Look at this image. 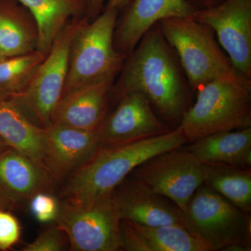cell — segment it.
I'll use <instances>...</instances> for the list:
<instances>
[{"mask_svg": "<svg viewBox=\"0 0 251 251\" xmlns=\"http://www.w3.org/2000/svg\"><path fill=\"white\" fill-rule=\"evenodd\" d=\"M186 149L202 164L251 168V127L207 135Z\"/></svg>", "mask_w": 251, "mask_h": 251, "instance_id": "ac0fdd59", "label": "cell"}, {"mask_svg": "<svg viewBox=\"0 0 251 251\" xmlns=\"http://www.w3.org/2000/svg\"><path fill=\"white\" fill-rule=\"evenodd\" d=\"M162 34L179 59L191 90L237 72L224 53L210 26L191 16L159 22ZM239 73V72H238Z\"/></svg>", "mask_w": 251, "mask_h": 251, "instance_id": "5b68a950", "label": "cell"}, {"mask_svg": "<svg viewBox=\"0 0 251 251\" xmlns=\"http://www.w3.org/2000/svg\"><path fill=\"white\" fill-rule=\"evenodd\" d=\"M111 198L121 220L147 226L185 227L182 211L176 204L130 175L112 191Z\"/></svg>", "mask_w": 251, "mask_h": 251, "instance_id": "7c38bea8", "label": "cell"}, {"mask_svg": "<svg viewBox=\"0 0 251 251\" xmlns=\"http://www.w3.org/2000/svg\"><path fill=\"white\" fill-rule=\"evenodd\" d=\"M117 77L110 100L117 102L126 94L141 92L168 123L179 125L191 106V87L174 50L162 34L159 23L144 34Z\"/></svg>", "mask_w": 251, "mask_h": 251, "instance_id": "6da1fadb", "label": "cell"}, {"mask_svg": "<svg viewBox=\"0 0 251 251\" xmlns=\"http://www.w3.org/2000/svg\"><path fill=\"white\" fill-rule=\"evenodd\" d=\"M181 148L149 158L130 175L184 212L193 195L204 184V174L202 163Z\"/></svg>", "mask_w": 251, "mask_h": 251, "instance_id": "9c48e42d", "label": "cell"}, {"mask_svg": "<svg viewBox=\"0 0 251 251\" xmlns=\"http://www.w3.org/2000/svg\"><path fill=\"white\" fill-rule=\"evenodd\" d=\"M0 137L9 148L44 163L46 128L34 125L9 99L0 98Z\"/></svg>", "mask_w": 251, "mask_h": 251, "instance_id": "ffe728a7", "label": "cell"}, {"mask_svg": "<svg viewBox=\"0 0 251 251\" xmlns=\"http://www.w3.org/2000/svg\"><path fill=\"white\" fill-rule=\"evenodd\" d=\"M28 203L31 214L41 224L54 222L57 219L60 202L46 191L37 193Z\"/></svg>", "mask_w": 251, "mask_h": 251, "instance_id": "d4e9b609", "label": "cell"}, {"mask_svg": "<svg viewBox=\"0 0 251 251\" xmlns=\"http://www.w3.org/2000/svg\"><path fill=\"white\" fill-rule=\"evenodd\" d=\"M21 226L17 218L7 209H0V251H7L18 244Z\"/></svg>", "mask_w": 251, "mask_h": 251, "instance_id": "484cf974", "label": "cell"}, {"mask_svg": "<svg viewBox=\"0 0 251 251\" xmlns=\"http://www.w3.org/2000/svg\"><path fill=\"white\" fill-rule=\"evenodd\" d=\"M120 221L110 195L87 203L64 200L54 222L67 234L70 251H118Z\"/></svg>", "mask_w": 251, "mask_h": 251, "instance_id": "ba28073f", "label": "cell"}, {"mask_svg": "<svg viewBox=\"0 0 251 251\" xmlns=\"http://www.w3.org/2000/svg\"><path fill=\"white\" fill-rule=\"evenodd\" d=\"M188 4L196 10H203L209 9L217 6L225 0H186Z\"/></svg>", "mask_w": 251, "mask_h": 251, "instance_id": "83f0119b", "label": "cell"}, {"mask_svg": "<svg viewBox=\"0 0 251 251\" xmlns=\"http://www.w3.org/2000/svg\"><path fill=\"white\" fill-rule=\"evenodd\" d=\"M9 148V145L0 137V154Z\"/></svg>", "mask_w": 251, "mask_h": 251, "instance_id": "4dcf8cb0", "label": "cell"}, {"mask_svg": "<svg viewBox=\"0 0 251 251\" xmlns=\"http://www.w3.org/2000/svg\"><path fill=\"white\" fill-rule=\"evenodd\" d=\"M46 55L35 50L0 61V98L9 99L21 94Z\"/></svg>", "mask_w": 251, "mask_h": 251, "instance_id": "603a6c76", "label": "cell"}, {"mask_svg": "<svg viewBox=\"0 0 251 251\" xmlns=\"http://www.w3.org/2000/svg\"><path fill=\"white\" fill-rule=\"evenodd\" d=\"M54 180L44 163L15 149L9 148L0 154V190L16 206L47 191Z\"/></svg>", "mask_w": 251, "mask_h": 251, "instance_id": "2e32d148", "label": "cell"}, {"mask_svg": "<svg viewBox=\"0 0 251 251\" xmlns=\"http://www.w3.org/2000/svg\"><path fill=\"white\" fill-rule=\"evenodd\" d=\"M108 0H86L84 15L90 21L97 18L103 11L104 4Z\"/></svg>", "mask_w": 251, "mask_h": 251, "instance_id": "4316f807", "label": "cell"}, {"mask_svg": "<svg viewBox=\"0 0 251 251\" xmlns=\"http://www.w3.org/2000/svg\"><path fill=\"white\" fill-rule=\"evenodd\" d=\"M188 140L178 126L158 136L135 143L101 147L90 161L67 178V201L87 203L112 194L132 171L149 158L182 147Z\"/></svg>", "mask_w": 251, "mask_h": 251, "instance_id": "7a4b0ae2", "label": "cell"}, {"mask_svg": "<svg viewBox=\"0 0 251 251\" xmlns=\"http://www.w3.org/2000/svg\"><path fill=\"white\" fill-rule=\"evenodd\" d=\"M195 11L186 0H132L117 18L114 46L127 57L156 23L166 18L191 16Z\"/></svg>", "mask_w": 251, "mask_h": 251, "instance_id": "5bb4252c", "label": "cell"}, {"mask_svg": "<svg viewBox=\"0 0 251 251\" xmlns=\"http://www.w3.org/2000/svg\"><path fill=\"white\" fill-rule=\"evenodd\" d=\"M89 18H73L56 38L26 88L9 99L31 122L46 128L64 92L73 40Z\"/></svg>", "mask_w": 251, "mask_h": 251, "instance_id": "8992f818", "label": "cell"}, {"mask_svg": "<svg viewBox=\"0 0 251 251\" xmlns=\"http://www.w3.org/2000/svg\"><path fill=\"white\" fill-rule=\"evenodd\" d=\"M35 20L38 50L47 54L56 38L73 18L85 16L86 0H18Z\"/></svg>", "mask_w": 251, "mask_h": 251, "instance_id": "44dd1931", "label": "cell"}, {"mask_svg": "<svg viewBox=\"0 0 251 251\" xmlns=\"http://www.w3.org/2000/svg\"><path fill=\"white\" fill-rule=\"evenodd\" d=\"M4 58H6V57H4V55L1 53V51H0V61L2 60V59Z\"/></svg>", "mask_w": 251, "mask_h": 251, "instance_id": "1f68e13d", "label": "cell"}, {"mask_svg": "<svg viewBox=\"0 0 251 251\" xmlns=\"http://www.w3.org/2000/svg\"><path fill=\"white\" fill-rule=\"evenodd\" d=\"M132 0H108L103 9H115L120 13L130 4Z\"/></svg>", "mask_w": 251, "mask_h": 251, "instance_id": "f1b7e54d", "label": "cell"}, {"mask_svg": "<svg viewBox=\"0 0 251 251\" xmlns=\"http://www.w3.org/2000/svg\"><path fill=\"white\" fill-rule=\"evenodd\" d=\"M188 141L251 127V79L239 73L210 81L197 90L179 125Z\"/></svg>", "mask_w": 251, "mask_h": 251, "instance_id": "3957f363", "label": "cell"}, {"mask_svg": "<svg viewBox=\"0 0 251 251\" xmlns=\"http://www.w3.org/2000/svg\"><path fill=\"white\" fill-rule=\"evenodd\" d=\"M120 14L115 9H103L77 31L71 47L63 96L99 81L117 78L126 58L114 46Z\"/></svg>", "mask_w": 251, "mask_h": 251, "instance_id": "277c9868", "label": "cell"}, {"mask_svg": "<svg viewBox=\"0 0 251 251\" xmlns=\"http://www.w3.org/2000/svg\"><path fill=\"white\" fill-rule=\"evenodd\" d=\"M115 80L99 81L63 96L52 114L50 125L99 129L108 114L110 90Z\"/></svg>", "mask_w": 251, "mask_h": 251, "instance_id": "9a60e30c", "label": "cell"}, {"mask_svg": "<svg viewBox=\"0 0 251 251\" xmlns=\"http://www.w3.org/2000/svg\"><path fill=\"white\" fill-rule=\"evenodd\" d=\"M116 103L99 128L101 147L135 143L172 130L155 113L150 100L141 92L126 94Z\"/></svg>", "mask_w": 251, "mask_h": 251, "instance_id": "8fae6325", "label": "cell"}, {"mask_svg": "<svg viewBox=\"0 0 251 251\" xmlns=\"http://www.w3.org/2000/svg\"><path fill=\"white\" fill-rule=\"evenodd\" d=\"M69 249L67 234L54 222L43 231L33 242L23 248V251H61Z\"/></svg>", "mask_w": 251, "mask_h": 251, "instance_id": "cb8c5ba5", "label": "cell"}, {"mask_svg": "<svg viewBox=\"0 0 251 251\" xmlns=\"http://www.w3.org/2000/svg\"><path fill=\"white\" fill-rule=\"evenodd\" d=\"M122 251H209L192 232L178 225L147 226L120 221Z\"/></svg>", "mask_w": 251, "mask_h": 251, "instance_id": "e0dca14e", "label": "cell"}, {"mask_svg": "<svg viewBox=\"0 0 251 251\" xmlns=\"http://www.w3.org/2000/svg\"><path fill=\"white\" fill-rule=\"evenodd\" d=\"M204 184L245 212L251 211V171L223 164H203Z\"/></svg>", "mask_w": 251, "mask_h": 251, "instance_id": "7402d4cb", "label": "cell"}, {"mask_svg": "<svg viewBox=\"0 0 251 251\" xmlns=\"http://www.w3.org/2000/svg\"><path fill=\"white\" fill-rule=\"evenodd\" d=\"M44 164L55 180L69 177L82 168L101 148L100 130L63 126L46 128Z\"/></svg>", "mask_w": 251, "mask_h": 251, "instance_id": "4fadbf2b", "label": "cell"}, {"mask_svg": "<svg viewBox=\"0 0 251 251\" xmlns=\"http://www.w3.org/2000/svg\"><path fill=\"white\" fill-rule=\"evenodd\" d=\"M35 20L18 0H0V51L4 57L38 50Z\"/></svg>", "mask_w": 251, "mask_h": 251, "instance_id": "d6986e66", "label": "cell"}, {"mask_svg": "<svg viewBox=\"0 0 251 251\" xmlns=\"http://www.w3.org/2000/svg\"><path fill=\"white\" fill-rule=\"evenodd\" d=\"M192 17L212 28L235 70L251 79V0H225Z\"/></svg>", "mask_w": 251, "mask_h": 251, "instance_id": "30bf717a", "label": "cell"}, {"mask_svg": "<svg viewBox=\"0 0 251 251\" xmlns=\"http://www.w3.org/2000/svg\"><path fill=\"white\" fill-rule=\"evenodd\" d=\"M185 227L205 244L209 251L232 245L251 249L250 213L238 208L203 184L183 212Z\"/></svg>", "mask_w": 251, "mask_h": 251, "instance_id": "52a82bcc", "label": "cell"}, {"mask_svg": "<svg viewBox=\"0 0 251 251\" xmlns=\"http://www.w3.org/2000/svg\"><path fill=\"white\" fill-rule=\"evenodd\" d=\"M15 207L16 206L14 205V203L11 202L0 190V209L11 210V209H14Z\"/></svg>", "mask_w": 251, "mask_h": 251, "instance_id": "f546056e", "label": "cell"}]
</instances>
